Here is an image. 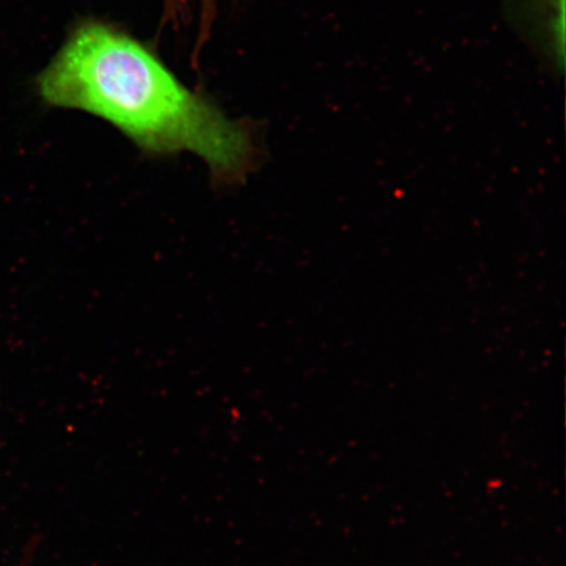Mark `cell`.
Wrapping results in <instances>:
<instances>
[{
  "label": "cell",
  "instance_id": "obj_3",
  "mask_svg": "<svg viewBox=\"0 0 566 566\" xmlns=\"http://www.w3.org/2000/svg\"><path fill=\"white\" fill-rule=\"evenodd\" d=\"M219 0H163L165 21L174 28L187 25L197 19L196 53L210 39L218 13Z\"/></svg>",
  "mask_w": 566,
  "mask_h": 566
},
{
  "label": "cell",
  "instance_id": "obj_2",
  "mask_svg": "<svg viewBox=\"0 0 566 566\" xmlns=\"http://www.w3.org/2000/svg\"><path fill=\"white\" fill-rule=\"evenodd\" d=\"M505 19L555 77L564 73L565 0H504Z\"/></svg>",
  "mask_w": 566,
  "mask_h": 566
},
{
  "label": "cell",
  "instance_id": "obj_1",
  "mask_svg": "<svg viewBox=\"0 0 566 566\" xmlns=\"http://www.w3.org/2000/svg\"><path fill=\"white\" fill-rule=\"evenodd\" d=\"M41 101L104 119L148 157L190 153L218 188L242 186L263 160L256 129L177 80L144 42L101 19H84L35 77Z\"/></svg>",
  "mask_w": 566,
  "mask_h": 566
}]
</instances>
